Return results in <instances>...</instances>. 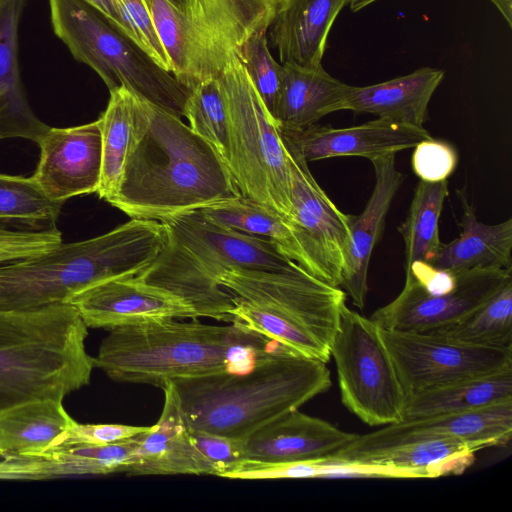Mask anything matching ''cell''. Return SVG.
<instances>
[{
	"label": "cell",
	"instance_id": "6da1fadb",
	"mask_svg": "<svg viewBox=\"0 0 512 512\" xmlns=\"http://www.w3.org/2000/svg\"><path fill=\"white\" fill-rule=\"evenodd\" d=\"M135 126L109 202L132 219L162 221L240 195L226 161L181 117L134 93Z\"/></svg>",
	"mask_w": 512,
	"mask_h": 512
},
{
	"label": "cell",
	"instance_id": "7a4b0ae2",
	"mask_svg": "<svg viewBox=\"0 0 512 512\" xmlns=\"http://www.w3.org/2000/svg\"><path fill=\"white\" fill-rule=\"evenodd\" d=\"M282 347L234 324L168 319L110 330L93 358L114 381L162 388L176 379L247 371Z\"/></svg>",
	"mask_w": 512,
	"mask_h": 512
},
{
	"label": "cell",
	"instance_id": "3957f363",
	"mask_svg": "<svg viewBox=\"0 0 512 512\" xmlns=\"http://www.w3.org/2000/svg\"><path fill=\"white\" fill-rule=\"evenodd\" d=\"M188 427L246 439L331 386L325 362L287 348L262 357L244 372L172 381Z\"/></svg>",
	"mask_w": 512,
	"mask_h": 512
},
{
	"label": "cell",
	"instance_id": "277c9868",
	"mask_svg": "<svg viewBox=\"0 0 512 512\" xmlns=\"http://www.w3.org/2000/svg\"><path fill=\"white\" fill-rule=\"evenodd\" d=\"M167 241L157 220L132 219L83 241L63 242L28 258L0 264V311L23 312L68 304L99 282L137 276Z\"/></svg>",
	"mask_w": 512,
	"mask_h": 512
},
{
	"label": "cell",
	"instance_id": "5b68a950",
	"mask_svg": "<svg viewBox=\"0 0 512 512\" xmlns=\"http://www.w3.org/2000/svg\"><path fill=\"white\" fill-rule=\"evenodd\" d=\"M167 241L137 275L189 304L198 317L232 321L233 295L219 285L225 270L294 271L302 268L271 240L238 232L208 219L201 210L160 221Z\"/></svg>",
	"mask_w": 512,
	"mask_h": 512
},
{
	"label": "cell",
	"instance_id": "8992f818",
	"mask_svg": "<svg viewBox=\"0 0 512 512\" xmlns=\"http://www.w3.org/2000/svg\"><path fill=\"white\" fill-rule=\"evenodd\" d=\"M219 285L231 293L232 324L290 351L327 363L346 293L305 269L225 270Z\"/></svg>",
	"mask_w": 512,
	"mask_h": 512
},
{
	"label": "cell",
	"instance_id": "52a82bcc",
	"mask_svg": "<svg viewBox=\"0 0 512 512\" xmlns=\"http://www.w3.org/2000/svg\"><path fill=\"white\" fill-rule=\"evenodd\" d=\"M88 327L71 304L0 311V409L34 399L61 400L90 383Z\"/></svg>",
	"mask_w": 512,
	"mask_h": 512
},
{
	"label": "cell",
	"instance_id": "ba28073f",
	"mask_svg": "<svg viewBox=\"0 0 512 512\" xmlns=\"http://www.w3.org/2000/svg\"><path fill=\"white\" fill-rule=\"evenodd\" d=\"M172 75L190 90L217 78L243 44L268 31L277 0H189L180 12L167 0H144Z\"/></svg>",
	"mask_w": 512,
	"mask_h": 512
},
{
	"label": "cell",
	"instance_id": "9c48e42d",
	"mask_svg": "<svg viewBox=\"0 0 512 512\" xmlns=\"http://www.w3.org/2000/svg\"><path fill=\"white\" fill-rule=\"evenodd\" d=\"M54 33L73 57L92 68L109 91L125 87L183 116L191 92L87 0H49Z\"/></svg>",
	"mask_w": 512,
	"mask_h": 512
},
{
	"label": "cell",
	"instance_id": "30bf717a",
	"mask_svg": "<svg viewBox=\"0 0 512 512\" xmlns=\"http://www.w3.org/2000/svg\"><path fill=\"white\" fill-rule=\"evenodd\" d=\"M218 81L229 120L228 166L244 196L292 218L289 154L280 127L268 112L238 56Z\"/></svg>",
	"mask_w": 512,
	"mask_h": 512
},
{
	"label": "cell",
	"instance_id": "8fae6325",
	"mask_svg": "<svg viewBox=\"0 0 512 512\" xmlns=\"http://www.w3.org/2000/svg\"><path fill=\"white\" fill-rule=\"evenodd\" d=\"M343 405L369 426L403 420L406 395L381 328L344 304L330 345Z\"/></svg>",
	"mask_w": 512,
	"mask_h": 512
},
{
	"label": "cell",
	"instance_id": "7c38bea8",
	"mask_svg": "<svg viewBox=\"0 0 512 512\" xmlns=\"http://www.w3.org/2000/svg\"><path fill=\"white\" fill-rule=\"evenodd\" d=\"M381 330L406 396L512 367V349L474 346L431 333Z\"/></svg>",
	"mask_w": 512,
	"mask_h": 512
},
{
	"label": "cell",
	"instance_id": "4fadbf2b",
	"mask_svg": "<svg viewBox=\"0 0 512 512\" xmlns=\"http://www.w3.org/2000/svg\"><path fill=\"white\" fill-rule=\"evenodd\" d=\"M283 142L290 162L292 229L308 260L310 274L340 287L350 241L349 214L331 201L301 154Z\"/></svg>",
	"mask_w": 512,
	"mask_h": 512
},
{
	"label": "cell",
	"instance_id": "5bb4252c",
	"mask_svg": "<svg viewBox=\"0 0 512 512\" xmlns=\"http://www.w3.org/2000/svg\"><path fill=\"white\" fill-rule=\"evenodd\" d=\"M512 268H476L458 271L455 287L446 293L428 294L405 277L398 296L371 315L381 329L424 333L468 317L486 303L506 282Z\"/></svg>",
	"mask_w": 512,
	"mask_h": 512
},
{
	"label": "cell",
	"instance_id": "9a60e30c",
	"mask_svg": "<svg viewBox=\"0 0 512 512\" xmlns=\"http://www.w3.org/2000/svg\"><path fill=\"white\" fill-rule=\"evenodd\" d=\"M512 436V400L480 409L438 414L385 425L354 440L330 460L359 463L377 453L426 438L462 440L481 450Z\"/></svg>",
	"mask_w": 512,
	"mask_h": 512
},
{
	"label": "cell",
	"instance_id": "2e32d148",
	"mask_svg": "<svg viewBox=\"0 0 512 512\" xmlns=\"http://www.w3.org/2000/svg\"><path fill=\"white\" fill-rule=\"evenodd\" d=\"M39 161L31 176L49 199H67L97 192L102 168L99 119L67 128L49 129L37 142Z\"/></svg>",
	"mask_w": 512,
	"mask_h": 512
},
{
	"label": "cell",
	"instance_id": "e0dca14e",
	"mask_svg": "<svg viewBox=\"0 0 512 512\" xmlns=\"http://www.w3.org/2000/svg\"><path fill=\"white\" fill-rule=\"evenodd\" d=\"M89 328L112 330L176 318L196 319L194 309L178 296L137 276L99 282L70 298Z\"/></svg>",
	"mask_w": 512,
	"mask_h": 512
},
{
	"label": "cell",
	"instance_id": "ac0fdd59",
	"mask_svg": "<svg viewBox=\"0 0 512 512\" xmlns=\"http://www.w3.org/2000/svg\"><path fill=\"white\" fill-rule=\"evenodd\" d=\"M283 140L307 161L335 157H364L371 160L395 155L431 138L424 128L377 118L346 128L311 125L304 129L281 128Z\"/></svg>",
	"mask_w": 512,
	"mask_h": 512
},
{
	"label": "cell",
	"instance_id": "d6986e66",
	"mask_svg": "<svg viewBox=\"0 0 512 512\" xmlns=\"http://www.w3.org/2000/svg\"><path fill=\"white\" fill-rule=\"evenodd\" d=\"M356 435L294 409L244 439L245 455L276 463L328 460Z\"/></svg>",
	"mask_w": 512,
	"mask_h": 512
},
{
	"label": "cell",
	"instance_id": "ffe728a7",
	"mask_svg": "<svg viewBox=\"0 0 512 512\" xmlns=\"http://www.w3.org/2000/svg\"><path fill=\"white\" fill-rule=\"evenodd\" d=\"M371 163L375 185L363 212L358 216L349 215L350 241L340 286L360 309L364 308L368 293V268L373 249L404 181V175L396 168L395 155L380 157Z\"/></svg>",
	"mask_w": 512,
	"mask_h": 512
},
{
	"label": "cell",
	"instance_id": "44dd1931",
	"mask_svg": "<svg viewBox=\"0 0 512 512\" xmlns=\"http://www.w3.org/2000/svg\"><path fill=\"white\" fill-rule=\"evenodd\" d=\"M164 405L150 430L137 435L138 443L123 472L129 475L207 474L194 446L190 428L172 381L162 387Z\"/></svg>",
	"mask_w": 512,
	"mask_h": 512
},
{
	"label": "cell",
	"instance_id": "7402d4cb",
	"mask_svg": "<svg viewBox=\"0 0 512 512\" xmlns=\"http://www.w3.org/2000/svg\"><path fill=\"white\" fill-rule=\"evenodd\" d=\"M350 0H277L269 26L281 64L321 66L330 29Z\"/></svg>",
	"mask_w": 512,
	"mask_h": 512
},
{
	"label": "cell",
	"instance_id": "603a6c76",
	"mask_svg": "<svg viewBox=\"0 0 512 512\" xmlns=\"http://www.w3.org/2000/svg\"><path fill=\"white\" fill-rule=\"evenodd\" d=\"M137 443L135 436L109 444L60 446L35 455L1 457L0 480H47L123 472Z\"/></svg>",
	"mask_w": 512,
	"mask_h": 512
},
{
	"label": "cell",
	"instance_id": "cb8c5ba5",
	"mask_svg": "<svg viewBox=\"0 0 512 512\" xmlns=\"http://www.w3.org/2000/svg\"><path fill=\"white\" fill-rule=\"evenodd\" d=\"M444 71L422 67L412 73L368 86L347 85L336 112L350 110L378 118L424 127L428 105Z\"/></svg>",
	"mask_w": 512,
	"mask_h": 512
},
{
	"label": "cell",
	"instance_id": "d4e9b609",
	"mask_svg": "<svg viewBox=\"0 0 512 512\" xmlns=\"http://www.w3.org/2000/svg\"><path fill=\"white\" fill-rule=\"evenodd\" d=\"M25 0H0V140L35 143L49 129L34 114L22 89L18 67V27Z\"/></svg>",
	"mask_w": 512,
	"mask_h": 512
},
{
	"label": "cell",
	"instance_id": "484cf974",
	"mask_svg": "<svg viewBox=\"0 0 512 512\" xmlns=\"http://www.w3.org/2000/svg\"><path fill=\"white\" fill-rule=\"evenodd\" d=\"M457 194L462 206V231L458 238L442 244L429 264L455 272L512 268V219L493 225L479 222L465 191L457 190Z\"/></svg>",
	"mask_w": 512,
	"mask_h": 512
},
{
	"label": "cell",
	"instance_id": "4316f807",
	"mask_svg": "<svg viewBox=\"0 0 512 512\" xmlns=\"http://www.w3.org/2000/svg\"><path fill=\"white\" fill-rule=\"evenodd\" d=\"M62 402L34 399L0 409V457L35 455L57 447L76 422Z\"/></svg>",
	"mask_w": 512,
	"mask_h": 512
},
{
	"label": "cell",
	"instance_id": "83f0119b",
	"mask_svg": "<svg viewBox=\"0 0 512 512\" xmlns=\"http://www.w3.org/2000/svg\"><path fill=\"white\" fill-rule=\"evenodd\" d=\"M346 86L326 72L322 65L304 68L283 64L275 112L277 124L291 130L316 124L322 117L336 112Z\"/></svg>",
	"mask_w": 512,
	"mask_h": 512
},
{
	"label": "cell",
	"instance_id": "f1b7e54d",
	"mask_svg": "<svg viewBox=\"0 0 512 512\" xmlns=\"http://www.w3.org/2000/svg\"><path fill=\"white\" fill-rule=\"evenodd\" d=\"M478 446L445 437L426 438L377 453L359 462L385 467L402 478H436L464 473L475 461Z\"/></svg>",
	"mask_w": 512,
	"mask_h": 512
},
{
	"label": "cell",
	"instance_id": "f546056e",
	"mask_svg": "<svg viewBox=\"0 0 512 512\" xmlns=\"http://www.w3.org/2000/svg\"><path fill=\"white\" fill-rule=\"evenodd\" d=\"M512 400V367L406 396L403 420L475 410Z\"/></svg>",
	"mask_w": 512,
	"mask_h": 512
},
{
	"label": "cell",
	"instance_id": "4dcf8cb0",
	"mask_svg": "<svg viewBox=\"0 0 512 512\" xmlns=\"http://www.w3.org/2000/svg\"><path fill=\"white\" fill-rule=\"evenodd\" d=\"M200 210L218 225L271 240L288 258L310 274L308 260L290 221L272 207L240 194Z\"/></svg>",
	"mask_w": 512,
	"mask_h": 512
},
{
	"label": "cell",
	"instance_id": "1f68e13d",
	"mask_svg": "<svg viewBox=\"0 0 512 512\" xmlns=\"http://www.w3.org/2000/svg\"><path fill=\"white\" fill-rule=\"evenodd\" d=\"M102 136V168L97 194L108 203L115 197L132 144L134 92L119 87L110 90L105 111L99 117Z\"/></svg>",
	"mask_w": 512,
	"mask_h": 512
},
{
	"label": "cell",
	"instance_id": "d6a6232c",
	"mask_svg": "<svg viewBox=\"0 0 512 512\" xmlns=\"http://www.w3.org/2000/svg\"><path fill=\"white\" fill-rule=\"evenodd\" d=\"M448 194V180L418 182L408 214L398 227L405 244V269L414 262L430 263L441 248L439 220Z\"/></svg>",
	"mask_w": 512,
	"mask_h": 512
},
{
	"label": "cell",
	"instance_id": "836d02e7",
	"mask_svg": "<svg viewBox=\"0 0 512 512\" xmlns=\"http://www.w3.org/2000/svg\"><path fill=\"white\" fill-rule=\"evenodd\" d=\"M424 333L474 346L512 349V280L465 319Z\"/></svg>",
	"mask_w": 512,
	"mask_h": 512
},
{
	"label": "cell",
	"instance_id": "e575fe53",
	"mask_svg": "<svg viewBox=\"0 0 512 512\" xmlns=\"http://www.w3.org/2000/svg\"><path fill=\"white\" fill-rule=\"evenodd\" d=\"M63 204L46 197L32 177L0 174V223L56 226Z\"/></svg>",
	"mask_w": 512,
	"mask_h": 512
},
{
	"label": "cell",
	"instance_id": "d590c367",
	"mask_svg": "<svg viewBox=\"0 0 512 512\" xmlns=\"http://www.w3.org/2000/svg\"><path fill=\"white\" fill-rule=\"evenodd\" d=\"M183 116L190 128L212 145L228 165L229 120L218 78L208 79L191 90Z\"/></svg>",
	"mask_w": 512,
	"mask_h": 512
},
{
	"label": "cell",
	"instance_id": "8d00e7d4",
	"mask_svg": "<svg viewBox=\"0 0 512 512\" xmlns=\"http://www.w3.org/2000/svg\"><path fill=\"white\" fill-rule=\"evenodd\" d=\"M266 33L267 31H259L253 34L241 47L238 57L255 90L275 120L281 87L282 65L272 57Z\"/></svg>",
	"mask_w": 512,
	"mask_h": 512
},
{
	"label": "cell",
	"instance_id": "74e56055",
	"mask_svg": "<svg viewBox=\"0 0 512 512\" xmlns=\"http://www.w3.org/2000/svg\"><path fill=\"white\" fill-rule=\"evenodd\" d=\"M128 35L162 69L171 73V65L157 35L144 0H111ZM172 74V73H171Z\"/></svg>",
	"mask_w": 512,
	"mask_h": 512
},
{
	"label": "cell",
	"instance_id": "f35d334b",
	"mask_svg": "<svg viewBox=\"0 0 512 512\" xmlns=\"http://www.w3.org/2000/svg\"><path fill=\"white\" fill-rule=\"evenodd\" d=\"M62 243L56 226L8 229L0 224V264L36 256Z\"/></svg>",
	"mask_w": 512,
	"mask_h": 512
},
{
	"label": "cell",
	"instance_id": "ab89813d",
	"mask_svg": "<svg viewBox=\"0 0 512 512\" xmlns=\"http://www.w3.org/2000/svg\"><path fill=\"white\" fill-rule=\"evenodd\" d=\"M458 163V153L449 142L429 138L419 142L413 150L411 165L420 180L430 183L447 180Z\"/></svg>",
	"mask_w": 512,
	"mask_h": 512
},
{
	"label": "cell",
	"instance_id": "60d3db41",
	"mask_svg": "<svg viewBox=\"0 0 512 512\" xmlns=\"http://www.w3.org/2000/svg\"><path fill=\"white\" fill-rule=\"evenodd\" d=\"M190 435L204 462L207 475L220 476L234 463L246 459L244 439L191 429Z\"/></svg>",
	"mask_w": 512,
	"mask_h": 512
},
{
	"label": "cell",
	"instance_id": "b9f144b4",
	"mask_svg": "<svg viewBox=\"0 0 512 512\" xmlns=\"http://www.w3.org/2000/svg\"><path fill=\"white\" fill-rule=\"evenodd\" d=\"M151 426L126 424H80L75 422L62 436L57 447L82 444L102 445L135 437Z\"/></svg>",
	"mask_w": 512,
	"mask_h": 512
},
{
	"label": "cell",
	"instance_id": "7bdbcfd3",
	"mask_svg": "<svg viewBox=\"0 0 512 512\" xmlns=\"http://www.w3.org/2000/svg\"><path fill=\"white\" fill-rule=\"evenodd\" d=\"M106 17L118 25L126 34V28L111 0H87Z\"/></svg>",
	"mask_w": 512,
	"mask_h": 512
},
{
	"label": "cell",
	"instance_id": "ee69618b",
	"mask_svg": "<svg viewBox=\"0 0 512 512\" xmlns=\"http://www.w3.org/2000/svg\"><path fill=\"white\" fill-rule=\"evenodd\" d=\"M375 1L378 0H350V9L352 12H357Z\"/></svg>",
	"mask_w": 512,
	"mask_h": 512
},
{
	"label": "cell",
	"instance_id": "f6af8a7d",
	"mask_svg": "<svg viewBox=\"0 0 512 512\" xmlns=\"http://www.w3.org/2000/svg\"><path fill=\"white\" fill-rule=\"evenodd\" d=\"M172 6H174L180 12H184L189 0H167Z\"/></svg>",
	"mask_w": 512,
	"mask_h": 512
}]
</instances>
